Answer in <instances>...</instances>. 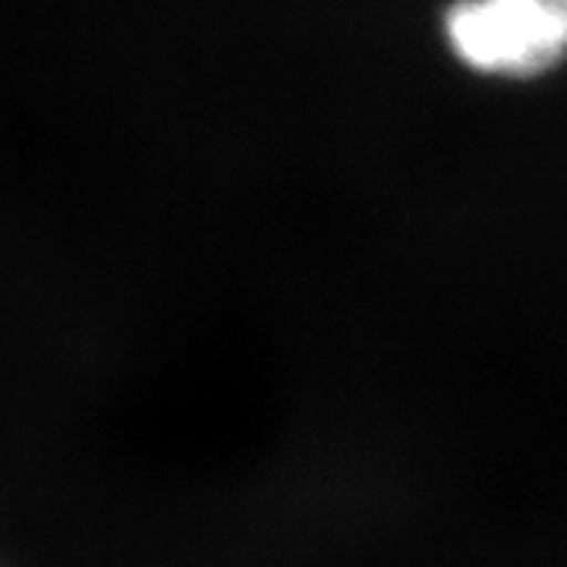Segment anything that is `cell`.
Wrapping results in <instances>:
<instances>
[{
  "label": "cell",
  "instance_id": "obj_1",
  "mask_svg": "<svg viewBox=\"0 0 567 567\" xmlns=\"http://www.w3.org/2000/svg\"><path fill=\"white\" fill-rule=\"evenodd\" d=\"M445 41L483 76H539L567 61V0H457L445 13Z\"/></svg>",
  "mask_w": 567,
  "mask_h": 567
}]
</instances>
